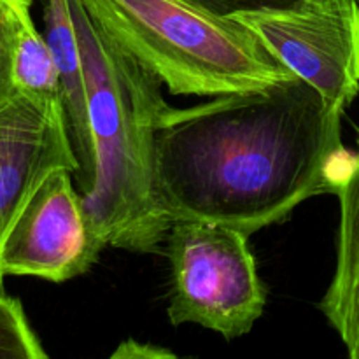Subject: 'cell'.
<instances>
[{"instance_id":"5","label":"cell","mask_w":359,"mask_h":359,"mask_svg":"<svg viewBox=\"0 0 359 359\" xmlns=\"http://www.w3.org/2000/svg\"><path fill=\"white\" fill-rule=\"evenodd\" d=\"M233 18L330 100L342 109L354 100L359 91V0H302Z\"/></svg>"},{"instance_id":"12","label":"cell","mask_w":359,"mask_h":359,"mask_svg":"<svg viewBox=\"0 0 359 359\" xmlns=\"http://www.w3.org/2000/svg\"><path fill=\"white\" fill-rule=\"evenodd\" d=\"M32 0H0V105L18 93L14 84V51L25 13Z\"/></svg>"},{"instance_id":"9","label":"cell","mask_w":359,"mask_h":359,"mask_svg":"<svg viewBox=\"0 0 359 359\" xmlns=\"http://www.w3.org/2000/svg\"><path fill=\"white\" fill-rule=\"evenodd\" d=\"M42 6L46 25L44 35L62 74L65 123L74 154L77 158V172L74 179L81 195H86L95 184V149L88 121L86 93L72 6L70 0H42Z\"/></svg>"},{"instance_id":"13","label":"cell","mask_w":359,"mask_h":359,"mask_svg":"<svg viewBox=\"0 0 359 359\" xmlns=\"http://www.w3.org/2000/svg\"><path fill=\"white\" fill-rule=\"evenodd\" d=\"M186 2H191L221 16H235L241 13L283 9V7L294 6L302 0H186Z\"/></svg>"},{"instance_id":"10","label":"cell","mask_w":359,"mask_h":359,"mask_svg":"<svg viewBox=\"0 0 359 359\" xmlns=\"http://www.w3.org/2000/svg\"><path fill=\"white\" fill-rule=\"evenodd\" d=\"M14 84L21 93L41 98H62V74L46 35L39 34L32 11L25 13L14 51Z\"/></svg>"},{"instance_id":"6","label":"cell","mask_w":359,"mask_h":359,"mask_svg":"<svg viewBox=\"0 0 359 359\" xmlns=\"http://www.w3.org/2000/svg\"><path fill=\"white\" fill-rule=\"evenodd\" d=\"M74 170L55 168L32 191L0 244V276L65 283L86 273L107 248L88 216Z\"/></svg>"},{"instance_id":"7","label":"cell","mask_w":359,"mask_h":359,"mask_svg":"<svg viewBox=\"0 0 359 359\" xmlns=\"http://www.w3.org/2000/svg\"><path fill=\"white\" fill-rule=\"evenodd\" d=\"M60 167L77 172L63 102L18 91L0 105V244L39 182Z\"/></svg>"},{"instance_id":"11","label":"cell","mask_w":359,"mask_h":359,"mask_svg":"<svg viewBox=\"0 0 359 359\" xmlns=\"http://www.w3.org/2000/svg\"><path fill=\"white\" fill-rule=\"evenodd\" d=\"M46 359L48 354L32 332L16 298L0 293V359Z\"/></svg>"},{"instance_id":"14","label":"cell","mask_w":359,"mask_h":359,"mask_svg":"<svg viewBox=\"0 0 359 359\" xmlns=\"http://www.w3.org/2000/svg\"><path fill=\"white\" fill-rule=\"evenodd\" d=\"M112 359H161V358H175L172 351L160 346H151V344H140L135 340H126L119 344L118 349L111 354Z\"/></svg>"},{"instance_id":"8","label":"cell","mask_w":359,"mask_h":359,"mask_svg":"<svg viewBox=\"0 0 359 359\" xmlns=\"http://www.w3.org/2000/svg\"><path fill=\"white\" fill-rule=\"evenodd\" d=\"M335 195L340 203L337 265L319 309L342 339L349 358L359 359V139Z\"/></svg>"},{"instance_id":"4","label":"cell","mask_w":359,"mask_h":359,"mask_svg":"<svg viewBox=\"0 0 359 359\" xmlns=\"http://www.w3.org/2000/svg\"><path fill=\"white\" fill-rule=\"evenodd\" d=\"M249 235L203 219L174 221L167 237L170 259L168 319L238 339L263 316L266 293L249 249Z\"/></svg>"},{"instance_id":"2","label":"cell","mask_w":359,"mask_h":359,"mask_svg":"<svg viewBox=\"0 0 359 359\" xmlns=\"http://www.w3.org/2000/svg\"><path fill=\"white\" fill-rule=\"evenodd\" d=\"M70 6L95 149V184L83 203L107 245L158 252L172 221L154 193V140L170 105L160 79L114 41L81 0H70Z\"/></svg>"},{"instance_id":"1","label":"cell","mask_w":359,"mask_h":359,"mask_svg":"<svg viewBox=\"0 0 359 359\" xmlns=\"http://www.w3.org/2000/svg\"><path fill=\"white\" fill-rule=\"evenodd\" d=\"M344 109L300 77L168 107L154 140V193L174 223L203 219L256 233L302 202L335 193L353 154Z\"/></svg>"},{"instance_id":"3","label":"cell","mask_w":359,"mask_h":359,"mask_svg":"<svg viewBox=\"0 0 359 359\" xmlns=\"http://www.w3.org/2000/svg\"><path fill=\"white\" fill-rule=\"evenodd\" d=\"M88 14L172 95L221 97L294 77L233 16L186 0H81Z\"/></svg>"}]
</instances>
